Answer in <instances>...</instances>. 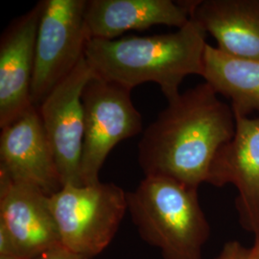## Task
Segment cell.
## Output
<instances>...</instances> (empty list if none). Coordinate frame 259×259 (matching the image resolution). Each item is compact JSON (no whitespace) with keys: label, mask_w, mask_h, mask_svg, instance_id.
Masks as SVG:
<instances>
[{"label":"cell","mask_w":259,"mask_h":259,"mask_svg":"<svg viewBox=\"0 0 259 259\" xmlns=\"http://www.w3.org/2000/svg\"><path fill=\"white\" fill-rule=\"evenodd\" d=\"M207 83L181 93L143 131L139 163L146 176L167 177L198 188L235 132L232 106Z\"/></svg>","instance_id":"cell-1"},{"label":"cell","mask_w":259,"mask_h":259,"mask_svg":"<svg viewBox=\"0 0 259 259\" xmlns=\"http://www.w3.org/2000/svg\"><path fill=\"white\" fill-rule=\"evenodd\" d=\"M206 32L190 19L175 32L115 39L91 38L84 57L93 76L130 90L156 83L167 101L181 94L189 75L203 74Z\"/></svg>","instance_id":"cell-2"},{"label":"cell","mask_w":259,"mask_h":259,"mask_svg":"<svg viewBox=\"0 0 259 259\" xmlns=\"http://www.w3.org/2000/svg\"><path fill=\"white\" fill-rule=\"evenodd\" d=\"M132 221L140 237L164 259H202L210 227L198 188L161 176H146L127 192Z\"/></svg>","instance_id":"cell-3"},{"label":"cell","mask_w":259,"mask_h":259,"mask_svg":"<svg viewBox=\"0 0 259 259\" xmlns=\"http://www.w3.org/2000/svg\"><path fill=\"white\" fill-rule=\"evenodd\" d=\"M61 244L92 259L115 236L128 211L127 192L112 183L65 185L50 196Z\"/></svg>","instance_id":"cell-4"},{"label":"cell","mask_w":259,"mask_h":259,"mask_svg":"<svg viewBox=\"0 0 259 259\" xmlns=\"http://www.w3.org/2000/svg\"><path fill=\"white\" fill-rule=\"evenodd\" d=\"M87 0H44L37 28L31 99L38 107L84 57L91 39Z\"/></svg>","instance_id":"cell-5"},{"label":"cell","mask_w":259,"mask_h":259,"mask_svg":"<svg viewBox=\"0 0 259 259\" xmlns=\"http://www.w3.org/2000/svg\"><path fill=\"white\" fill-rule=\"evenodd\" d=\"M131 92L128 88L94 76L84 85L81 157L83 185L99 183V172L112 149L143 131L142 116L132 101Z\"/></svg>","instance_id":"cell-6"},{"label":"cell","mask_w":259,"mask_h":259,"mask_svg":"<svg viewBox=\"0 0 259 259\" xmlns=\"http://www.w3.org/2000/svg\"><path fill=\"white\" fill-rule=\"evenodd\" d=\"M93 77L83 57L74 70L37 107L64 186L83 185L81 179L84 132L82 93Z\"/></svg>","instance_id":"cell-7"},{"label":"cell","mask_w":259,"mask_h":259,"mask_svg":"<svg viewBox=\"0 0 259 259\" xmlns=\"http://www.w3.org/2000/svg\"><path fill=\"white\" fill-rule=\"evenodd\" d=\"M234 116V135L213 159L207 184L236 187L239 222L259 244V117L239 113Z\"/></svg>","instance_id":"cell-8"},{"label":"cell","mask_w":259,"mask_h":259,"mask_svg":"<svg viewBox=\"0 0 259 259\" xmlns=\"http://www.w3.org/2000/svg\"><path fill=\"white\" fill-rule=\"evenodd\" d=\"M0 230L7 233L18 257L35 258L61 244L50 196L3 172H0Z\"/></svg>","instance_id":"cell-9"},{"label":"cell","mask_w":259,"mask_h":259,"mask_svg":"<svg viewBox=\"0 0 259 259\" xmlns=\"http://www.w3.org/2000/svg\"><path fill=\"white\" fill-rule=\"evenodd\" d=\"M0 172L14 181L37 186L47 196L63 188L37 107L1 129Z\"/></svg>","instance_id":"cell-10"},{"label":"cell","mask_w":259,"mask_h":259,"mask_svg":"<svg viewBox=\"0 0 259 259\" xmlns=\"http://www.w3.org/2000/svg\"><path fill=\"white\" fill-rule=\"evenodd\" d=\"M41 1L4 31L0 41V128L17 120L34 105L31 88Z\"/></svg>","instance_id":"cell-11"},{"label":"cell","mask_w":259,"mask_h":259,"mask_svg":"<svg viewBox=\"0 0 259 259\" xmlns=\"http://www.w3.org/2000/svg\"><path fill=\"white\" fill-rule=\"evenodd\" d=\"M190 11V0H87L84 19L91 38L115 39L154 25L184 27Z\"/></svg>","instance_id":"cell-12"},{"label":"cell","mask_w":259,"mask_h":259,"mask_svg":"<svg viewBox=\"0 0 259 259\" xmlns=\"http://www.w3.org/2000/svg\"><path fill=\"white\" fill-rule=\"evenodd\" d=\"M190 18L228 55L259 60V0L191 1Z\"/></svg>","instance_id":"cell-13"},{"label":"cell","mask_w":259,"mask_h":259,"mask_svg":"<svg viewBox=\"0 0 259 259\" xmlns=\"http://www.w3.org/2000/svg\"><path fill=\"white\" fill-rule=\"evenodd\" d=\"M202 77L215 93L232 102L234 113L259 117V60L238 59L206 45Z\"/></svg>","instance_id":"cell-14"},{"label":"cell","mask_w":259,"mask_h":259,"mask_svg":"<svg viewBox=\"0 0 259 259\" xmlns=\"http://www.w3.org/2000/svg\"><path fill=\"white\" fill-rule=\"evenodd\" d=\"M216 259H253L251 248H246L237 241L226 243Z\"/></svg>","instance_id":"cell-15"},{"label":"cell","mask_w":259,"mask_h":259,"mask_svg":"<svg viewBox=\"0 0 259 259\" xmlns=\"http://www.w3.org/2000/svg\"><path fill=\"white\" fill-rule=\"evenodd\" d=\"M33 259H89L66 249L62 244L45 250Z\"/></svg>","instance_id":"cell-16"},{"label":"cell","mask_w":259,"mask_h":259,"mask_svg":"<svg viewBox=\"0 0 259 259\" xmlns=\"http://www.w3.org/2000/svg\"><path fill=\"white\" fill-rule=\"evenodd\" d=\"M252 250V258L259 259V244H255L251 247Z\"/></svg>","instance_id":"cell-17"},{"label":"cell","mask_w":259,"mask_h":259,"mask_svg":"<svg viewBox=\"0 0 259 259\" xmlns=\"http://www.w3.org/2000/svg\"><path fill=\"white\" fill-rule=\"evenodd\" d=\"M0 259H27L23 257H18V256H0Z\"/></svg>","instance_id":"cell-18"}]
</instances>
